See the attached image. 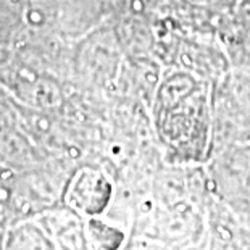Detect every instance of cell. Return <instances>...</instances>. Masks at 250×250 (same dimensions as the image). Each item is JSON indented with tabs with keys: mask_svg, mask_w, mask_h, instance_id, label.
Listing matches in <instances>:
<instances>
[{
	"mask_svg": "<svg viewBox=\"0 0 250 250\" xmlns=\"http://www.w3.org/2000/svg\"><path fill=\"white\" fill-rule=\"evenodd\" d=\"M153 118L171 146L200 148L211 125L210 83L189 68L167 71L153 95Z\"/></svg>",
	"mask_w": 250,
	"mask_h": 250,
	"instance_id": "cell-1",
	"label": "cell"
},
{
	"mask_svg": "<svg viewBox=\"0 0 250 250\" xmlns=\"http://www.w3.org/2000/svg\"><path fill=\"white\" fill-rule=\"evenodd\" d=\"M237 7H241V8H250V0H237Z\"/></svg>",
	"mask_w": 250,
	"mask_h": 250,
	"instance_id": "cell-5",
	"label": "cell"
},
{
	"mask_svg": "<svg viewBox=\"0 0 250 250\" xmlns=\"http://www.w3.org/2000/svg\"><path fill=\"white\" fill-rule=\"evenodd\" d=\"M220 31L231 62L250 68V8L236 7L225 13Z\"/></svg>",
	"mask_w": 250,
	"mask_h": 250,
	"instance_id": "cell-2",
	"label": "cell"
},
{
	"mask_svg": "<svg viewBox=\"0 0 250 250\" xmlns=\"http://www.w3.org/2000/svg\"><path fill=\"white\" fill-rule=\"evenodd\" d=\"M5 189H3V183L0 184V221H2V215H3V207H5Z\"/></svg>",
	"mask_w": 250,
	"mask_h": 250,
	"instance_id": "cell-4",
	"label": "cell"
},
{
	"mask_svg": "<svg viewBox=\"0 0 250 250\" xmlns=\"http://www.w3.org/2000/svg\"><path fill=\"white\" fill-rule=\"evenodd\" d=\"M184 2L202 12H216L223 15L237 7V0H184Z\"/></svg>",
	"mask_w": 250,
	"mask_h": 250,
	"instance_id": "cell-3",
	"label": "cell"
}]
</instances>
